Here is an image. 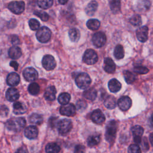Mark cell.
Instances as JSON below:
<instances>
[{"label": "cell", "instance_id": "cell-1", "mask_svg": "<svg viewBox=\"0 0 153 153\" xmlns=\"http://www.w3.org/2000/svg\"><path fill=\"white\" fill-rule=\"evenodd\" d=\"M25 125L26 121L23 117L11 118L8 120L5 123V126L9 130L16 132L22 130Z\"/></svg>", "mask_w": 153, "mask_h": 153}, {"label": "cell", "instance_id": "cell-2", "mask_svg": "<svg viewBox=\"0 0 153 153\" xmlns=\"http://www.w3.org/2000/svg\"><path fill=\"white\" fill-rule=\"evenodd\" d=\"M117 130V123L115 121H110L106 125L105 138L109 143H112L115 138Z\"/></svg>", "mask_w": 153, "mask_h": 153}, {"label": "cell", "instance_id": "cell-3", "mask_svg": "<svg viewBox=\"0 0 153 153\" xmlns=\"http://www.w3.org/2000/svg\"><path fill=\"white\" fill-rule=\"evenodd\" d=\"M75 81L77 86L81 89L87 88L91 82L90 76L84 72L78 74L75 78Z\"/></svg>", "mask_w": 153, "mask_h": 153}, {"label": "cell", "instance_id": "cell-4", "mask_svg": "<svg viewBox=\"0 0 153 153\" xmlns=\"http://www.w3.org/2000/svg\"><path fill=\"white\" fill-rule=\"evenodd\" d=\"M51 36V32L50 29L46 26H42L41 28H39L36 33L37 39L42 43L48 42L50 39Z\"/></svg>", "mask_w": 153, "mask_h": 153}, {"label": "cell", "instance_id": "cell-5", "mask_svg": "<svg viewBox=\"0 0 153 153\" xmlns=\"http://www.w3.org/2000/svg\"><path fill=\"white\" fill-rule=\"evenodd\" d=\"M83 62L87 65H94L98 60V56L96 52L92 49L87 50L82 57Z\"/></svg>", "mask_w": 153, "mask_h": 153}, {"label": "cell", "instance_id": "cell-6", "mask_svg": "<svg viewBox=\"0 0 153 153\" xmlns=\"http://www.w3.org/2000/svg\"><path fill=\"white\" fill-rule=\"evenodd\" d=\"M57 127L59 132L61 134H65L69 132L72 129V123L70 120L64 118L57 123Z\"/></svg>", "mask_w": 153, "mask_h": 153}, {"label": "cell", "instance_id": "cell-7", "mask_svg": "<svg viewBox=\"0 0 153 153\" xmlns=\"http://www.w3.org/2000/svg\"><path fill=\"white\" fill-rule=\"evenodd\" d=\"M25 3L23 1H14L10 2L8 5V9L16 14H20L25 10Z\"/></svg>", "mask_w": 153, "mask_h": 153}, {"label": "cell", "instance_id": "cell-8", "mask_svg": "<svg viewBox=\"0 0 153 153\" xmlns=\"http://www.w3.org/2000/svg\"><path fill=\"white\" fill-rule=\"evenodd\" d=\"M106 41V37L104 33L102 32H98L95 33L92 37V42L93 45L100 48L103 47Z\"/></svg>", "mask_w": 153, "mask_h": 153}, {"label": "cell", "instance_id": "cell-9", "mask_svg": "<svg viewBox=\"0 0 153 153\" xmlns=\"http://www.w3.org/2000/svg\"><path fill=\"white\" fill-rule=\"evenodd\" d=\"M42 64L44 68L47 71L53 70L56 66V62L54 57L50 54L45 55L43 57Z\"/></svg>", "mask_w": 153, "mask_h": 153}, {"label": "cell", "instance_id": "cell-10", "mask_svg": "<svg viewBox=\"0 0 153 153\" xmlns=\"http://www.w3.org/2000/svg\"><path fill=\"white\" fill-rule=\"evenodd\" d=\"M60 113L62 115H65L68 117H72L75 115L76 108L72 103H67L66 105H63L60 108Z\"/></svg>", "mask_w": 153, "mask_h": 153}, {"label": "cell", "instance_id": "cell-11", "mask_svg": "<svg viewBox=\"0 0 153 153\" xmlns=\"http://www.w3.org/2000/svg\"><path fill=\"white\" fill-rule=\"evenodd\" d=\"M23 75L26 81L31 82L35 81L38 78V74L35 69L32 67H29L23 71Z\"/></svg>", "mask_w": 153, "mask_h": 153}, {"label": "cell", "instance_id": "cell-12", "mask_svg": "<svg viewBox=\"0 0 153 153\" xmlns=\"http://www.w3.org/2000/svg\"><path fill=\"white\" fill-rule=\"evenodd\" d=\"M117 104L121 110L123 111H126L131 107L132 102L131 99L128 96H124L121 97L118 100Z\"/></svg>", "mask_w": 153, "mask_h": 153}, {"label": "cell", "instance_id": "cell-13", "mask_svg": "<svg viewBox=\"0 0 153 153\" xmlns=\"http://www.w3.org/2000/svg\"><path fill=\"white\" fill-rule=\"evenodd\" d=\"M132 135L134 141L136 143H140L142 142V136L143 133V128L142 127L136 125L131 128Z\"/></svg>", "mask_w": 153, "mask_h": 153}, {"label": "cell", "instance_id": "cell-14", "mask_svg": "<svg viewBox=\"0 0 153 153\" xmlns=\"http://www.w3.org/2000/svg\"><path fill=\"white\" fill-rule=\"evenodd\" d=\"M136 33V36L139 41L145 42L147 41L148 37V27L147 26H143L138 28Z\"/></svg>", "mask_w": 153, "mask_h": 153}, {"label": "cell", "instance_id": "cell-15", "mask_svg": "<svg viewBox=\"0 0 153 153\" xmlns=\"http://www.w3.org/2000/svg\"><path fill=\"white\" fill-rule=\"evenodd\" d=\"M91 119L96 124H102L105 121V117L100 109H97L91 113Z\"/></svg>", "mask_w": 153, "mask_h": 153}, {"label": "cell", "instance_id": "cell-16", "mask_svg": "<svg viewBox=\"0 0 153 153\" xmlns=\"http://www.w3.org/2000/svg\"><path fill=\"white\" fill-rule=\"evenodd\" d=\"M7 99L10 102H14L17 100L20 96L19 91L17 89L15 88H8L5 94Z\"/></svg>", "mask_w": 153, "mask_h": 153}, {"label": "cell", "instance_id": "cell-17", "mask_svg": "<svg viewBox=\"0 0 153 153\" xmlns=\"http://www.w3.org/2000/svg\"><path fill=\"white\" fill-rule=\"evenodd\" d=\"M24 134L27 138L29 139H33L36 138L38 136V130L36 127L34 126H30L25 128Z\"/></svg>", "mask_w": 153, "mask_h": 153}, {"label": "cell", "instance_id": "cell-18", "mask_svg": "<svg viewBox=\"0 0 153 153\" xmlns=\"http://www.w3.org/2000/svg\"><path fill=\"white\" fill-rule=\"evenodd\" d=\"M115 64L114 61L110 57H106L104 60L103 69L104 70L109 74H112L115 71Z\"/></svg>", "mask_w": 153, "mask_h": 153}, {"label": "cell", "instance_id": "cell-19", "mask_svg": "<svg viewBox=\"0 0 153 153\" xmlns=\"http://www.w3.org/2000/svg\"><path fill=\"white\" fill-rule=\"evenodd\" d=\"M20 82L19 75L15 72H11L7 76V82L10 86H16Z\"/></svg>", "mask_w": 153, "mask_h": 153}, {"label": "cell", "instance_id": "cell-20", "mask_svg": "<svg viewBox=\"0 0 153 153\" xmlns=\"http://www.w3.org/2000/svg\"><path fill=\"white\" fill-rule=\"evenodd\" d=\"M56 89L54 86H49L48 87L44 93V97L47 100L53 101L56 98Z\"/></svg>", "mask_w": 153, "mask_h": 153}, {"label": "cell", "instance_id": "cell-21", "mask_svg": "<svg viewBox=\"0 0 153 153\" xmlns=\"http://www.w3.org/2000/svg\"><path fill=\"white\" fill-rule=\"evenodd\" d=\"M108 88L111 92L116 93L120 90L121 88V84L117 79L113 78L109 80L108 82Z\"/></svg>", "mask_w": 153, "mask_h": 153}, {"label": "cell", "instance_id": "cell-22", "mask_svg": "<svg viewBox=\"0 0 153 153\" xmlns=\"http://www.w3.org/2000/svg\"><path fill=\"white\" fill-rule=\"evenodd\" d=\"M22 54L20 48L17 46H13L8 50V56L13 59H17L21 57Z\"/></svg>", "mask_w": 153, "mask_h": 153}, {"label": "cell", "instance_id": "cell-23", "mask_svg": "<svg viewBox=\"0 0 153 153\" xmlns=\"http://www.w3.org/2000/svg\"><path fill=\"white\" fill-rule=\"evenodd\" d=\"M97 7H98L97 2L96 1L93 0L87 4V7L85 8V11L87 15L90 16H93L96 11Z\"/></svg>", "mask_w": 153, "mask_h": 153}, {"label": "cell", "instance_id": "cell-24", "mask_svg": "<svg viewBox=\"0 0 153 153\" xmlns=\"http://www.w3.org/2000/svg\"><path fill=\"white\" fill-rule=\"evenodd\" d=\"M136 7L139 11H145L148 10L151 7L150 0H137Z\"/></svg>", "mask_w": 153, "mask_h": 153}, {"label": "cell", "instance_id": "cell-25", "mask_svg": "<svg viewBox=\"0 0 153 153\" xmlns=\"http://www.w3.org/2000/svg\"><path fill=\"white\" fill-rule=\"evenodd\" d=\"M13 108L14 114L17 115L24 114L26 112L27 110V108L25 106V105L20 102H15L13 104Z\"/></svg>", "mask_w": 153, "mask_h": 153}, {"label": "cell", "instance_id": "cell-26", "mask_svg": "<svg viewBox=\"0 0 153 153\" xmlns=\"http://www.w3.org/2000/svg\"><path fill=\"white\" fill-rule=\"evenodd\" d=\"M83 96L88 100H93L97 96V91L94 88H88L84 91Z\"/></svg>", "mask_w": 153, "mask_h": 153}, {"label": "cell", "instance_id": "cell-27", "mask_svg": "<svg viewBox=\"0 0 153 153\" xmlns=\"http://www.w3.org/2000/svg\"><path fill=\"white\" fill-rule=\"evenodd\" d=\"M109 4L113 13H119L121 8V0H109Z\"/></svg>", "mask_w": 153, "mask_h": 153}, {"label": "cell", "instance_id": "cell-28", "mask_svg": "<svg viewBox=\"0 0 153 153\" xmlns=\"http://www.w3.org/2000/svg\"><path fill=\"white\" fill-rule=\"evenodd\" d=\"M104 105L108 109H114L117 105L115 98L112 96H108L104 100Z\"/></svg>", "mask_w": 153, "mask_h": 153}, {"label": "cell", "instance_id": "cell-29", "mask_svg": "<svg viewBox=\"0 0 153 153\" xmlns=\"http://www.w3.org/2000/svg\"><path fill=\"white\" fill-rule=\"evenodd\" d=\"M29 121L32 124L39 125L42 123L43 118L41 115L36 114V113H33L29 116Z\"/></svg>", "mask_w": 153, "mask_h": 153}, {"label": "cell", "instance_id": "cell-30", "mask_svg": "<svg viewBox=\"0 0 153 153\" xmlns=\"http://www.w3.org/2000/svg\"><path fill=\"white\" fill-rule=\"evenodd\" d=\"M60 150V146L56 143H49L45 146L47 153H59Z\"/></svg>", "mask_w": 153, "mask_h": 153}, {"label": "cell", "instance_id": "cell-31", "mask_svg": "<svg viewBox=\"0 0 153 153\" xmlns=\"http://www.w3.org/2000/svg\"><path fill=\"white\" fill-rule=\"evenodd\" d=\"M69 36L71 41L76 42L80 38L79 31L76 28H72L69 31Z\"/></svg>", "mask_w": 153, "mask_h": 153}, {"label": "cell", "instance_id": "cell-32", "mask_svg": "<svg viewBox=\"0 0 153 153\" xmlns=\"http://www.w3.org/2000/svg\"><path fill=\"white\" fill-rule=\"evenodd\" d=\"M87 27L90 30H97L99 28L100 23L97 19H90L87 22Z\"/></svg>", "mask_w": 153, "mask_h": 153}, {"label": "cell", "instance_id": "cell-33", "mask_svg": "<svg viewBox=\"0 0 153 153\" xmlns=\"http://www.w3.org/2000/svg\"><path fill=\"white\" fill-rule=\"evenodd\" d=\"M114 55L117 59H121L124 56V51L123 46L120 44L117 45L114 51Z\"/></svg>", "mask_w": 153, "mask_h": 153}, {"label": "cell", "instance_id": "cell-34", "mask_svg": "<svg viewBox=\"0 0 153 153\" xmlns=\"http://www.w3.org/2000/svg\"><path fill=\"white\" fill-rule=\"evenodd\" d=\"M100 136L98 134H93L90 136L87 139V144L90 147L97 145L100 142Z\"/></svg>", "mask_w": 153, "mask_h": 153}, {"label": "cell", "instance_id": "cell-35", "mask_svg": "<svg viewBox=\"0 0 153 153\" xmlns=\"http://www.w3.org/2000/svg\"><path fill=\"white\" fill-rule=\"evenodd\" d=\"M123 75L126 82L128 84L133 83L136 79V75L128 71H124Z\"/></svg>", "mask_w": 153, "mask_h": 153}, {"label": "cell", "instance_id": "cell-36", "mask_svg": "<svg viewBox=\"0 0 153 153\" xmlns=\"http://www.w3.org/2000/svg\"><path fill=\"white\" fill-rule=\"evenodd\" d=\"M71 95L68 93H62L58 97V101L61 105H66L69 103Z\"/></svg>", "mask_w": 153, "mask_h": 153}, {"label": "cell", "instance_id": "cell-37", "mask_svg": "<svg viewBox=\"0 0 153 153\" xmlns=\"http://www.w3.org/2000/svg\"><path fill=\"white\" fill-rule=\"evenodd\" d=\"M37 4L41 8L48 9L52 6L53 0H37Z\"/></svg>", "mask_w": 153, "mask_h": 153}, {"label": "cell", "instance_id": "cell-38", "mask_svg": "<svg viewBox=\"0 0 153 153\" xmlns=\"http://www.w3.org/2000/svg\"><path fill=\"white\" fill-rule=\"evenodd\" d=\"M40 90L39 85L36 82H32L30 84L28 87V91L30 94L32 95H36L39 93Z\"/></svg>", "mask_w": 153, "mask_h": 153}, {"label": "cell", "instance_id": "cell-39", "mask_svg": "<svg viewBox=\"0 0 153 153\" xmlns=\"http://www.w3.org/2000/svg\"><path fill=\"white\" fill-rule=\"evenodd\" d=\"M129 22L133 26H140L142 23L141 17L138 14L133 15L129 19Z\"/></svg>", "mask_w": 153, "mask_h": 153}, {"label": "cell", "instance_id": "cell-40", "mask_svg": "<svg viewBox=\"0 0 153 153\" xmlns=\"http://www.w3.org/2000/svg\"><path fill=\"white\" fill-rule=\"evenodd\" d=\"M33 13L44 22H46L49 19L48 14L43 11H35Z\"/></svg>", "mask_w": 153, "mask_h": 153}, {"label": "cell", "instance_id": "cell-41", "mask_svg": "<svg viewBox=\"0 0 153 153\" xmlns=\"http://www.w3.org/2000/svg\"><path fill=\"white\" fill-rule=\"evenodd\" d=\"M29 26L32 30H36L39 29L40 24L38 20L35 19H31L29 21Z\"/></svg>", "mask_w": 153, "mask_h": 153}, {"label": "cell", "instance_id": "cell-42", "mask_svg": "<svg viewBox=\"0 0 153 153\" xmlns=\"http://www.w3.org/2000/svg\"><path fill=\"white\" fill-rule=\"evenodd\" d=\"M134 72L137 74H146L148 72L149 70L147 68L142 66H138L134 68Z\"/></svg>", "mask_w": 153, "mask_h": 153}, {"label": "cell", "instance_id": "cell-43", "mask_svg": "<svg viewBox=\"0 0 153 153\" xmlns=\"http://www.w3.org/2000/svg\"><path fill=\"white\" fill-rule=\"evenodd\" d=\"M128 153H141V149L136 144H131L128 148Z\"/></svg>", "mask_w": 153, "mask_h": 153}, {"label": "cell", "instance_id": "cell-44", "mask_svg": "<svg viewBox=\"0 0 153 153\" xmlns=\"http://www.w3.org/2000/svg\"><path fill=\"white\" fill-rule=\"evenodd\" d=\"M74 153H85V148L81 145H78L74 149Z\"/></svg>", "mask_w": 153, "mask_h": 153}, {"label": "cell", "instance_id": "cell-45", "mask_svg": "<svg viewBox=\"0 0 153 153\" xmlns=\"http://www.w3.org/2000/svg\"><path fill=\"white\" fill-rule=\"evenodd\" d=\"M8 113V109L6 106H1L0 107V115L4 117L7 116Z\"/></svg>", "mask_w": 153, "mask_h": 153}, {"label": "cell", "instance_id": "cell-46", "mask_svg": "<svg viewBox=\"0 0 153 153\" xmlns=\"http://www.w3.org/2000/svg\"><path fill=\"white\" fill-rule=\"evenodd\" d=\"M11 41L12 42V44L14 45H18L20 44V40H19V38L16 35H13L12 37H11Z\"/></svg>", "mask_w": 153, "mask_h": 153}, {"label": "cell", "instance_id": "cell-47", "mask_svg": "<svg viewBox=\"0 0 153 153\" xmlns=\"http://www.w3.org/2000/svg\"><path fill=\"white\" fill-rule=\"evenodd\" d=\"M15 153H28V152L25 147H21L19 148Z\"/></svg>", "mask_w": 153, "mask_h": 153}, {"label": "cell", "instance_id": "cell-48", "mask_svg": "<svg viewBox=\"0 0 153 153\" xmlns=\"http://www.w3.org/2000/svg\"><path fill=\"white\" fill-rule=\"evenodd\" d=\"M10 65L13 67V68H14L15 70H17L18 69V67H19V64L16 61H11L10 63Z\"/></svg>", "mask_w": 153, "mask_h": 153}, {"label": "cell", "instance_id": "cell-49", "mask_svg": "<svg viewBox=\"0 0 153 153\" xmlns=\"http://www.w3.org/2000/svg\"><path fill=\"white\" fill-rule=\"evenodd\" d=\"M143 142L144 143L142 147H143V149H145V150H147L148 148H149V146H148V142H147V139L146 138L144 137L143 138Z\"/></svg>", "mask_w": 153, "mask_h": 153}, {"label": "cell", "instance_id": "cell-50", "mask_svg": "<svg viewBox=\"0 0 153 153\" xmlns=\"http://www.w3.org/2000/svg\"><path fill=\"white\" fill-rule=\"evenodd\" d=\"M149 141L152 146H153V132L151 133L149 135Z\"/></svg>", "mask_w": 153, "mask_h": 153}, {"label": "cell", "instance_id": "cell-51", "mask_svg": "<svg viewBox=\"0 0 153 153\" xmlns=\"http://www.w3.org/2000/svg\"><path fill=\"white\" fill-rule=\"evenodd\" d=\"M59 2L62 4V5H65V4L67 3V2L68 1V0H58Z\"/></svg>", "mask_w": 153, "mask_h": 153}, {"label": "cell", "instance_id": "cell-52", "mask_svg": "<svg viewBox=\"0 0 153 153\" xmlns=\"http://www.w3.org/2000/svg\"><path fill=\"white\" fill-rule=\"evenodd\" d=\"M151 121L153 123V114L151 115Z\"/></svg>", "mask_w": 153, "mask_h": 153}]
</instances>
